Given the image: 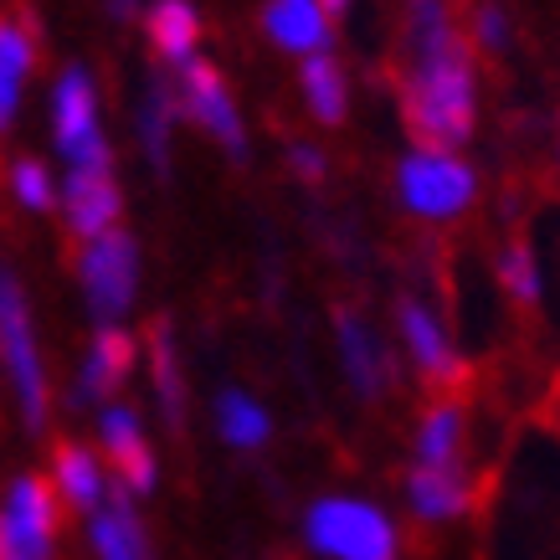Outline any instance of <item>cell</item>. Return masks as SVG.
I'll return each instance as SVG.
<instances>
[{
	"instance_id": "obj_28",
	"label": "cell",
	"mask_w": 560,
	"mask_h": 560,
	"mask_svg": "<svg viewBox=\"0 0 560 560\" xmlns=\"http://www.w3.org/2000/svg\"><path fill=\"white\" fill-rule=\"evenodd\" d=\"M289 165L304 175V180H319V175H324L319 150H308V144H293V150H289Z\"/></svg>"
},
{
	"instance_id": "obj_4",
	"label": "cell",
	"mask_w": 560,
	"mask_h": 560,
	"mask_svg": "<svg viewBox=\"0 0 560 560\" xmlns=\"http://www.w3.org/2000/svg\"><path fill=\"white\" fill-rule=\"evenodd\" d=\"M396 190H401V206L411 217L453 221L468 211L478 180L453 150H411L396 171Z\"/></svg>"
},
{
	"instance_id": "obj_22",
	"label": "cell",
	"mask_w": 560,
	"mask_h": 560,
	"mask_svg": "<svg viewBox=\"0 0 560 560\" xmlns=\"http://www.w3.org/2000/svg\"><path fill=\"white\" fill-rule=\"evenodd\" d=\"M299 83H304L308 114H314L319 124H340V119H345L350 88H345V72H340V62H335L329 51H314V57H304V68H299Z\"/></svg>"
},
{
	"instance_id": "obj_2",
	"label": "cell",
	"mask_w": 560,
	"mask_h": 560,
	"mask_svg": "<svg viewBox=\"0 0 560 560\" xmlns=\"http://www.w3.org/2000/svg\"><path fill=\"white\" fill-rule=\"evenodd\" d=\"M304 545L324 560H396V525L371 499H314L304 514Z\"/></svg>"
},
{
	"instance_id": "obj_3",
	"label": "cell",
	"mask_w": 560,
	"mask_h": 560,
	"mask_svg": "<svg viewBox=\"0 0 560 560\" xmlns=\"http://www.w3.org/2000/svg\"><path fill=\"white\" fill-rule=\"evenodd\" d=\"M0 355H5L11 390H16L21 422H26V432H42L47 427V371H42V355H36L26 293H21V283L11 272L0 283Z\"/></svg>"
},
{
	"instance_id": "obj_15",
	"label": "cell",
	"mask_w": 560,
	"mask_h": 560,
	"mask_svg": "<svg viewBox=\"0 0 560 560\" xmlns=\"http://www.w3.org/2000/svg\"><path fill=\"white\" fill-rule=\"evenodd\" d=\"M88 540H93V556L98 560H154L150 535L139 525L135 493L129 489L108 493V504H103V510L93 514V525H88Z\"/></svg>"
},
{
	"instance_id": "obj_1",
	"label": "cell",
	"mask_w": 560,
	"mask_h": 560,
	"mask_svg": "<svg viewBox=\"0 0 560 560\" xmlns=\"http://www.w3.org/2000/svg\"><path fill=\"white\" fill-rule=\"evenodd\" d=\"M407 83L401 114L417 150H458L474 135L478 72L474 51L463 47L447 0H411L407 5Z\"/></svg>"
},
{
	"instance_id": "obj_26",
	"label": "cell",
	"mask_w": 560,
	"mask_h": 560,
	"mask_svg": "<svg viewBox=\"0 0 560 560\" xmlns=\"http://www.w3.org/2000/svg\"><path fill=\"white\" fill-rule=\"evenodd\" d=\"M11 196H16L26 211H47V206H51V175H47V165H36V160H16V165H11Z\"/></svg>"
},
{
	"instance_id": "obj_13",
	"label": "cell",
	"mask_w": 560,
	"mask_h": 560,
	"mask_svg": "<svg viewBox=\"0 0 560 560\" xmlns=\"http://www.w3.org/2000/svg\"><path fill=\"white\" fill-rule=\"evenodd\" d=\"M139 365V340L119 324H98V335L88 340L83 371H78V401H98V396H114V390L135 375Z\"/></svg>"
},
{
	"instance_id": "obj_19",
	"label": "cell",
	"mask_w": 560,
	"mask_h": 560,
	"mask_svg": "<svg viewBox=\"0 0 560 560\" xmlns=\"http://www.w3.org/2000/svg\"><path fill=\"white\" fill-rule=\"evenodd\" d=\"M150 381L165 422L180 427L186 422V375H180V350H175V335L165 319L150 324Z\"/></svg>"
},
{
	"instance_id": "obj_5",
	"label": "cell",
	"mask_w": 560,
	"mask_h": 560,
	"mask_svg": "<svg viewBox=\"0 0 560 560\" xmlns=\"http://www.w3.org/2000/svg\"><path fill=\"white\" fill-rule=\"evenodd\" d=\"M78 283L98 324H119L139 289V247L129 232H103L78 257Z\"/></svg>"
},
{
	"instance_id": "obj_20",
	"label": "cell",
	"mask_w": 560,
	"mask_h": 560,
	"mask_svg": "<svg viewBox=\"0 0 560 560\" xmlns=\"http://www.w3.org/2000/svg\"><path fill=\"white\" fill-rule=\"evenodd\" d=\"M211 417H217L221 442L237 447V453H253V447H262V442L272 438V417L262 411V401L247 396V390H221Z\"/></svg>"
},
{
	"instance_id": "obj_23",
	"label": "cell",
	"mask_w": 560,
	"mask_h": 560,
	"mask_svg": "<svg viewBox=\"0 0 560 560\" xmlns=\"http://www.w3.org/2000/svg\"><path fill=\"white\" fill-rule=\"evenodd\" d=\"M26 72H32V32L16 26V21H5V26H0V119L5 124L16 119Z\"/></svg>"
},
{
	"instance_id": "obj_12",
	"label": "cell",
	"mask_w": 560,
	"mask_h": 560,
	"mask_svg": "<svg viewBox=\"0 0 560 560\" xmlns=\"http://www.w3.org/2000/svg\"><path fill=\"white\" fill-rule=\"evenodd\" d=\"M62 211H68L72 232L83 242H93V237H103V232H119L124 196L108 171H72L68 186H62Z\"/></svg>"
},
{
	"instance_id": "obj_21",
	"label": "cell",
	"mask_w": 560,
	"mask_h": 560,
	"mask_svg": "<svg viewBox=\"0 0 560 560\" xmlns=\"http://www.w3.org/2000/svg\"><path fill=\"white\" fill-rule=\"evenodd\" d=\"M150 42L160 57H171L175 68H186L201 42V16L190 11V0H154L150 5Z\"/></svg>"
},
{
	"instance_id": "obj_10",
	"label": "cell",
	"mask_w": 560,
	"mask_h": 560,
	"mask_svg": "<svg viewBox=\"0 0 560 560\" xmlns=\"http://www.w3.org/2000/svg\"><path fill=\"white\" fill-rule=\"evenodd\" d=\"M98 442H103V463L119 474V489H129V493L154 489V453H150V438H144L139 411L103 407L98 411Z\"/></svg>"
},
{
	"instance_id": "obj_18",
	"label": "cell",
	"mask_w": 560,
	"mask_h": 560,
	"mask_svg": "<svg viewBox=\"0 0 560 560\" xmlns=\"http://www.w3.org/2000/svg\"><path fill=\"white\" fill-rule=\"evenodd\" d=\"M463 432H468V411H463L458 396H442L422 411L417 422V463L422 468H458L463 463Z\"/></svg>"
},
{
	"instance_id": "obj_16",
	"label": "cell",
	"mask_w": 560,
	"mask_h": 560,
	"mask_svg": "<svg viewBox=\"0 0 560 560\" xmlns=\"http://www.w3.org/2000/svg\"><path fill=\"white\" fill-rule=\"evenodd\" d=\"M51 483L62 493V504L78 514H98L108 504V474H103V463L88 453L83 442H57L51 447Z\"/></svg>"
},
{
	"instance_id": "obj_27",
	"label": "cell",
	"mask_w": 560,
	"mask_h": 560,
	"mask_svg": "<svg viewBox=\"0 0 560 560\" xmlns=\"http://www.w3.org/2000/svg\"><path fill=\"white\" fill-rule=\"evenodd\" d=\"M474 32H478V42H483L489 51H504V47H510V21H504V11H499V5H478Z\"/></svg>"
},
{
	"instance_id": "obj_6",
	"label": "cell",
	"mask_w": 560,
	"mask_h": 560,
	"mask_svg": "<svg viewBox=\"0 0 560 560\" xmlns=\"http://www.w3.org/2000/svg\"><path fill=\"white\" fill-rule=\"evenodd\" d=\"M57 483L42 474H21L5 489L0 510V560H51L57 545Z\"/></svg>"
},
{
	"instance_id": "obj_9",
	"label": "cell",
	"mask_w": 560,
	"mask_h": 560,
	"mask_svg": "<svg viewBox=\"0 0 560 560\" xmlns=\"http://www.w3.org/2000/svg\"><path fill=\"white\" fill-rule=\"evenodd\" d=\"M396 324H401V340H407L411 360H417V371H422L432 386L458 390L463 381H468L463 355L453 350V340H447L442 319L422 304V299H401V304H396Z\"/></svg>"
},
{
	"instance_id": "obj_8",
	"label": "cell",
	"mask_w": 560,
	"mask_h": 560,
	"mask_svg": "<svg viewBox=\"0 0 560 560\" xmlns=\"http://www.w3.org/2000/svg\"><path fill=\"white\" fill-rule=\"evenodd\" d=\"M180 103H186V114L201 124L206 135L226 144V154H247V135H242V114L232 93H226V78H221L211 62L201 57H190L186 68H180Z\"/></svg>"
},
{
	"instance_id": "obj_7",
	"label": "cell",
	"mask_w": 560,
	"mask_h": 560,
	"mask_svg": "<svg viewBox=\"0 0 560 560\" xmlns=\"http://www.w3.org/2000/svg\"><path fill=\"white\" fill-rule=\"evenodd\" d=\"M51 139L72 171H108V144L98 129V98L83 68H62L51 93Z\"/></svg>"
},
{
	"instance_id": "obj_24",
	"label": "cell",
	"mask_w": 560,
	"mask_h": 560,
	"mask_svg": "<svg viewBox=\"0 0 560 560\" xmlns=\"http://www.w3.org/2000/svg\"><path fill=\"white\" fill-rule=\"evenodd\" d=\"M180 114V98H171V88L165 83H150L144 93V108H139V144L150 154L154 171H165L171 165V124Z\"/></svg>"
},
{
	"instance_id": "obj_29",
	"label": "cell",
	"mask_w": 560,
	"mask_h": 560,
	"mask_svg": "<svg viewBox=\"0 0 560 560\" xmlns=\"http://www.w3.org/2000/svg\"><path fill=\"white\" fill-rule=\"evenodd\" d=\"M324 11H329V16H345V11H350V0H324Z\"/></svg>"
},
{
	"instance_id": "obj_11",
	"label": "cell",
	"mask_w": 560,
	"mask_h": 560,
	"mask_svg": "<svg viewBox=\"0 0 560 560\" xmlns=\"http://www.w3.org/2000/svg\"><path fill=\"white\" fill-rule=\"evenodd\" d=\"M335 345H340V371L360 401H375L390 386V355L381 335L360 319L355 308H335Z\"/></svg>"
},
{
	"instance_id": "obj_25",
	"label": "cell",
	"mask_w": 560,
	"mask_h": 560,
	"mask_svg": "<svg viewBox=\"0 0 560 560\" xmlns=\"http://www.w3.org/2000/svg\"><path fill=\"white\" fill-rule=\"evenodd\" d=\"M499 283L510 293L514 304H535L540 299V268H535V253H529V242H504V253H499Z\"/></svg>"
},
{
	"instance_id": "obj_14",
	"label": "cell",
	"mask_w": 560,
	"mask_h": 560,
	"mask_svg": "<svg viewBox=\"0 0 560 560\" xmlns=\"http://www.w3.org/2000/svg\"><path fill=\"white\" fill-rule=\"evenodd\" d=\"M407 504L422 525H447V520L468 514V504H474V483H468V474H463V463L458 468H422V463H411Z\"/></svg>"
},
{
	"instance_id": "obj_17",
	"label": "cell",
	"mask_w": 560,
	"mask_h": 560,
	"mask_svg": "<svg viewBox=\"0 0 560 560\" xmlns=\"http://www.w3.org/2000/svg\"><path fill=\"white\" fill-rule=\"evenodd\" d=\"M262 26L283 51H299V57H314V51L329 47V11L324 0H268L262 11Z\"/></svg>"
}]
</instances>
